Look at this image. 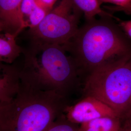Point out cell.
<instances>
[{
    "mask_svg": "<svg viewBox=\"0 0 131 131\" xmlns=\"http://www.w3.org/2000/svg\"><path fill=\"white\" fill-rule=\"evenodd\" d=\"M64 96L21 83L10 102L0 105V131H46L65 109Z\"/></svg>",
    "mask_w": 131,
    "mask_h": 131,
    "instance_id": "3",
    "label": "cell"
},
{
    "mask_svg": "<svg viewBox=\"0 0 131 131\" xmlns=\"http://www.w3.org/2000/svg\"><path fill=\"white\" fill-rule=\"evenodd\" d=\"M65 47L79 69L89 73L131 54V40L112 15L86 20Z\"/></svg>",
    "mask_w": 131,
    "mask_h": 131,
    "instance_id": "1",
    "label": "cell"
},
{
    "mask_svg": "<svg viewBox=\"0 0 131 131\" xmlns=\"http://www.w3.org/2000/svg\"><path fill=\"white\" fill-rule=\"evenodd\" d=\"M16 37L11 33L0 34V62L12 64L23 53Z\"/></svg>",
    "mask_w": 131,
    "mask_h": 131,
    "instance_id": "9",
    "label": "cell"
},
{
    "mask_svg": "<svg viewBox=\"0 0 131 131\" xmlns=\"http://www.w3.org/2000/svg\"><path fill=\"white\" fill-rule=\"evenodd\" d=\"M49 12L50 11L38 4L28 18L26 27H29L30 30H31L37 27Z\"/></svg>",
    "mask_w": 131,
    "mask_h": 131,
    "instance_id": "12",
    "label": "cell"
},
{
    "mask_svg": "<svg viewBox=\"0 0 131 131\" xmlns=\"http://www.w3.org/2000/svg\"><path fill=\"white\" fill-rule=\"evenodd\" d=\"M3 31L6 33V29L5 24H4L3 21L0 19V34H1Z\"/></svg>",
    "mask_w": 131,
    "mask_h": 131,
    "instance_id": "20",
    "label": "cell"
},
{
    "mask_svg": "<svg viewBox=\"0 0 131 131\" xmlns=\"http://www.w3.org/2000/svg\"><path fill=\"white\" fill-rule=\"evenodd\" d=\"M46 131H79L78 127L68 120L56 119Z\"/></svg>",
    "mask_w": 131,
    "mask_h": 131,
    "instance_id": "13",
    "label": "cell"
},
{
    "mask_svg": "<svg viewBox=\"0 0 131 131\" xmlns=\"http://www.w3.org/2000/svg\"><path fill=\"white\" fill-rule=\"evenodd\" d=\"M109 9L115 12H120L123 13L131 16V2L128 5L123 7H115L112 6L108 8Z\"/></svg>",
    "mask_w": 131,
    "mask_h": 131,
    "instance_id": "18",
    "label": "cell"
},
{
    "mask_svg": "<svg viewBox=\"0 0 131 131\" xmlns=\"http://www.w3.org/2000/svg\"><path fill=\"white\" fill-rule=\"evenodd\" d=\"M114 18L127 36L131 40V19L122 20L116 17Z\"/></svg>",
    "mask_w": 131,
    "mask_h": 131,
    "instance_id": "15",
    "label": "cell"
},
{
    "mask_svg": "<svg viewBox=\"0 0 131 131\" xmlns=\"http://www.w3.org/2000/svg\"><path fill=\"white\" fill-rule=\"evenodd\" d=\"M84 90L124 117L131 110V54L92 70Z\"/></svg>",
    "mask_w": 131,
    "mask_h": 131,
    "instance_id": "4",
    "label": "cell"
},
{
    "mask_svg": "<svg viewBox=\"0 0 131 131\" xmlns=\"http://www.w3.org/2000/svg\"><path fill=\"white\" fill-rule=\"evenodd\" d=\"M73 1L84 15L86 20L96 18L97 17L111 15L102 8L99 0H73Z\"/></svg>",
    "mask_w": 131,
    "mask_h": 131,
    "instance_id": "11",
    "label": "cell"
},
{
    "mask_svg": "<svg viewBox=\"0 0 131 131\" xmlns=\"http://www.w3.org/2000/svg\"><path fill=\"white\" fill-rule=\"evenodd\" d=\"M122 118L117 117H103L80 124L79 131H120Z\"/></svg>",
    "mask_w": 131,
    "mask_h": 131,
    "instance_id": "10",
    "label": "cell"
},
{
    "mask_svg": "<svg viewBox=\"0 0 131 131\" xmlns=\"http://www.w3.org/2000/svg\"><path fill=\"white\" fill-rule=\"evenodd\" d=\"M64 112L67 120L79 125L103 117H119L105 103L90 96H85L84 98L74 105L66 107Z\"/></svg>",
    "mask_w": 131,
    "mask_h": 131,
    "instance_id": "6",
    "label": "cell"
},
{
    "mask_svg": "<svg viewBox=\"0 0 131 131\" xmlns=\"http://www.w3.org/2000/svg\"><path fill=\"white\" fill-rule=\"evenodd\" d=\"M20 68L0 62V105L10 102L19 92L21 82Z\"/></svg>",
    "mask_w": 131,
    "mask_h": 131,
    "instance_id": "7",
    "label": "cell"
},
{
    "mask_svg": "<svg viewBox=\"0 0 131 131\" xmlns=\"http://www.w3.org/2000/svg\"><path fill=\"white\" fill-rule=\"evenodd\" d=\"M101 4L102 3L110 4L115 7H123L129 4L131 0H99Z\"/></svg>",
    "mask_w": 131,
    "mask_h": 131,
    "instance_id": "16",
    "label": "cell"
},
{
    "mask_svg": "<svg viewBox=\"0 0 131 131\" xmlns=\"http://www.w3.org/2000/svg\"><path fill=\"white\" fill-rule=\"evenodd\" d=\"M123 118H126L131 122V111L128 113Z\"/></svg>",
    "mask_w": 131,
    "mask_h": 131,
    "instance_id": "21",
    "label": "cell"
},
{
    "mask_svg": "<svg viewBox=\"0 0 131 131\" xmlns=\"http://www.w3.org/2000/svg\"><path fill=\"white\" fill-rule=\"evenodd\" d=\"M22 0H0V19L5 24L6 33L17 37L25 28L20 12Z\"/></svg>",
    "mask_w": 131,
    "mask_h": 131,
    "instance_id": "8",
    "label": "cell"
},
{
    "mask_svg": "<svg viewBox=\"0 0 131 131\" xmlns=\"http://www.w3.org/2000/svg\"><path fill=\"white\" fill-rule=\"evenodd\" d=\"M37 5V0H22L20 5V12L25 28L30 15Z\"/></svg>",
    "mask_w": 131,
    "mask_h": 131,
    "instance_id": "14",
    "label": "cell"
},
{
    "mask_svg": "<svg viewBox=\"0 0 131 131\" xmlns=\"http://www.w3.org/2000/svg\"><path fill=\"white\" fill-rule=\"evenodd\" d=\"M82 14L73 0H59L42 22L30 30L32 40L65 46L79 28Z\"/></svg>",
    "mask_w": 131,
    "mask_h": 131,
    "instance_id": "5",
    "label": "cell"
},
{
    "mask_svg": "<svg viewBox=\"0 0 131 131\" xmlns=\"http://www.w3.org/2000/svg\"><path fill=\"white\" fill-rule=\"evenodd\" d=\"M122 128L120 131H131V122L126 118L122 119Z\"/></svg>",
    "mask_w": 131,
    "mask_h": 131,
    "instance_id": "19",
    "label": "cell"
},
{
    "mask_svg": "<svg viewBox=\"0 0 131 131\" xmlns=\"http://www.w3.org/2000/svg\"><path fill=\"white\" fill-rule=\"evenodd\" d=\"M21 83L33 89L53 91L63 96L75 82L79 69L66 48L32 40L23 51Z\"/></svg>",
    "mask_w": 131,
    "mask_h": 131,
    "instance_id": "2",
    "label": "cell"
},
{
    "mask_svg": "<svg viewBox=\"0 0 131 131\" xmlns=\"http://www.w3.org/2000/svg\"><path fill=\"white\" fill-rule=\"evenodd\" d=\"M58 1V0H37V2L38 5L50 11L56 5Z\"/></svg>",
    "mask_w": 131,
    "mask_h": 131,
    "instance_id": "17",
    "label": "cell"
}]
</instances>
